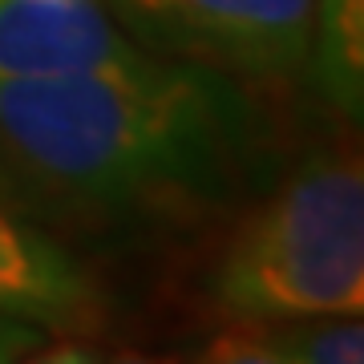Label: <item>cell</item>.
Masks as SVG:
<instances>
[{
	"instance_id": "1",
	"label": "cell",
	"mask_w": 364,
	"mask_h": 364,
	"mask_svg": "<svg viewBox=\"0 0 364 364\" xmlns=\"http://www.w3.org/2000/svg\"><path fill=\"white\" fill-rule=\"evenodd\" d=\"M267 134L247 81L130 53L0 81V203L97 239L182 227L247 191Z\"/></svg>"
},
{
	"instance_id": "2",
	"label": "cell",
	"mask_w": 364,
	"mask_h": 364,
	"mask_svg": "<svg viewBox=\"0 0 364 364\" xmlns=\"http://www.w3.org/2000/svg\"><path fill=\"white\" fill-rule=\"evenodd\" d=\"M207 291L227 316H360V150L336 142L287 170L227 235Z\"/></svg>"
},
{
	"instance_id": "3",
	"label": "cell",
	"mask_w": 364,
	"mask_h": 364,
	"mask_svg": "<svg viewBox=\"0 0 364 364\" xmlns=\"http://www.w3.org/2000/svg\"><path fill=\"white\" fill-rule=\"evenodd\" d=\"M146 53L219 69L239 81L299 77L316 0H102Z\"/></svg>"
},
{
	"instance_id": "4",
	"label": "cell",
	"mask_w": 364,
	"mask_h": 364,
	"mask_svg": "<svg viewBox=\"0 0 364 364\" xmlns=\"http://www.w3.org/2000/svg\"><path fill=\"white\" fill-rule=\"evenodd\" d=\"M138 53L102 0H0V81Z\"/></svg>"
},
{
	"instance_id": "5",
	"label": "cell",
	"mask_w": 364,
	"mask_h": 364,
	"mask_svg": "<svg viewBox=\"0 0 364 364\" xmlns=\"http://www.w3.org/2000/svg\"><path fill=\"white\" fill-rule=\"evenodd\" d=\"M0 312L37 328H85L97 291L65 239L0 203Z\"/></svg>"
},
{
	"instance_id": "6",
	"label": "cell",
	"mask_w": 364,
	"mask_h": 364,
	"mask_svg": "<svg viewBox=\"0 0 364 364\" xmlns=\"http://www.w3.org/2000/svg\"><path fill=\"white\" fill-rule=\"evenodd\" d=\"M219 364H360V316H231L198 352Z\"/></svg>"
},
{
	"instance_id": "7",
	"label": "cell",
	"mask_w": 364,
	"mask_h": 364,
	"mask_svg": "<svg viewBox=\"0 0 364 364\" xmlns=\"http://www.w3.org/2000/svg\"><path fill=\"white\" fill-rule=\"evenodd\" d=\"M304 73L332 109L356 122L364 105V0H316Z\"/></svg>"
},
{
	"instance_id": "8",
	"label": "cell",
	"mask_w": 364,
	"mask_h": 364,
	"mask_svg": "<svg viewBox=\"0 0 364 364\" xmlns=\"http://www.w3.org/2000/svg\"><path fill=\"white\" fill-rule=\"evenodd\" d=\"M45 344H49V332H45V328L0 312V364L33 360V356H41Z\"/></svg>"
}]
</instances>
